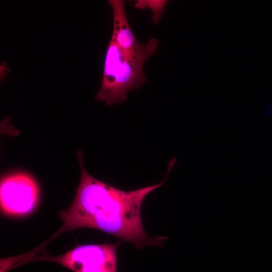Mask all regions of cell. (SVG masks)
Segmentation results:
<instances>
[{
  "mask_svg": "<svg viewBox=\"0 0 272 272\" xmlns=\"http://www.w3.org/2000/svg\"><path fill=\"white\" fill-rule=\"evenodd\" d=\"M81 170L79 186L69 208L59 212L63 221L61 227L43 243L64 232L83 228H93L110 234L133 244L136 249L145 246H160L167 237H151L146 232L141 218L142 203L161 183L135 190H119L90 175L83 165V157L77 152Z\"/></svg>",
  "mask_w": 272,
  "mask_h": 272,
  "instance_id": "6da1fadb",
  "label": "cell"
},
{
  "mask_svg": "<svg viewBox=\"0 0 272 272\" xmlns=\"http://www.w3.org/2000/svg\"><path fill=\"white\" fill-rule=\"evenodd\" d=\"M146 60L127 54L111 37L105 57L101 86L96 99L109 106L123 102L130 90L140 88L146 82L144 73Z\"/></svg>",
  "mask_w": 272,
  "mask_h": 272,
  "instance_id": "7a4b0ae2",
  "label": "cell"
},
{
  "mask_svg": "<svg viewBox=\"0 0 272 272\" xmlns=\"http://www.w3.org/2000/svg\"><path fill=\"white\" fill-rule=\"evenodd\" d=\"M118 245L105 243L79 245L58 256L43 250L31 253L27 262L46 261L57 263L74 272H118Z\"/></svg>",
  "mask_w": 272,
  "mask_h": 272,
  "instance_id": "3957f363",
  "label": "cell"
},
{
  "mask_svg": "<svg viewBox=\"0 0 272 272\" xmlns=\"http://www.w3.org/2000/svg\"><path fill=\"white\" fill-rule=\"evenodd\" d=\"M39 201V189L35 179L25 173H16L1 178L0 209L5 217L19 218L31 214Z\"/></svg>",
  "mask_w": 272,
  "mask_h": 272,
  "instance_id": "277c9868",
  "label": "cell"
},
{
  "mask_svg": "<svg viewBox=\"0 0 272 272\" xmlns=\"http://www.w3.org/2000/svg\"><path fill=\"white\" fill-rule=\"evenodd\" d=\"M113 14V31L112 37L117 44L129 55L147 60L156 52L158 40L151 38L147 43H140L133 34L128 24L122 0H109Z\"/></svg>",
  "mask_w": 272,
  "mask_h": 272,
  "instance_id": "5b68a950",
  "label": "cell"
},
{
  "mask_svg": "<svg viewBox=\"0 0 272 272\" xmlns=\"http://www.w3.org/2000/svg\"><path fill=\"white\" fill-rule=\"evenodd\" d=\"M167 2V0H137L134 7L140 10L150 8L152 12V23L156 25L161 19Z\"/></svg>",
  "mask_w": 272,
  "mask_h": 272,
  "instance_id": "8992f818",
  "label": "cell"
}]
</instances>
